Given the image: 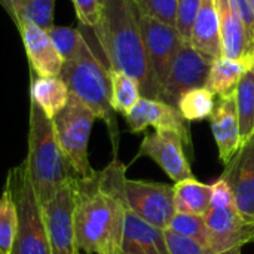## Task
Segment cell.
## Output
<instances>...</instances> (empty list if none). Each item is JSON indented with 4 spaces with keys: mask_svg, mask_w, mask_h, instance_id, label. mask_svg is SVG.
I'll return each instance as SVG.
<instances>
[{
    "mask_svg": "<svg viewBox=\"0 0 254 254\" xmlns=\"http://www.w3.org/2000/svg\"><path fill=\"white\" fill-rule=\"evenodd\" d=\"M138 10L165 24L176 25L177 0H134Z\"/></svg>",
    "mask_w": 254,
    "mask_h": 254,
    "instance_id": "31",
    "label": "cell"
},
{
    "mask_svg": "<svg viewBox=\"0 0 254 254\" xmlns=\"http://www.w3.org/2000/svg\"><path fill=\"white\" fill-rule=\"evenodd\" d=\"M15 4H16V0H0V6L9 15L12 22L15 21Z\"/></svg>",
    "mask_w": 254,
    "mask_h": 254,
    "instance_id": "36",
    "label": "cell"
},
{
    "mask_svg": "<svg viewBox=\"0 0 254 254\" xmlns=\"http://www.w3.org/2000/svg\"><path fill=\"white\" fill-rule=\"evenodd\" d=\"M235 12L238 13L241 22L244 24L249 37L254 43V12L249 3V0H231Z\"/></svg>",
    "mask_w": 254,
    "mask_h": 254,
    "instance_id": "35",
    "label": "cell"
},
{
    "mask_svg": "<svg viewBox=\"0 0 254 254\" xmlns=\"http://www.w3.org/2000/svg\"><path fill=\"white\" fill-rule=\"evenodd\" d=\"M235 100L243 144L254 135V68H250L240 80L235 91Z\"/></svg>",
    "mask_w": 254,
    "mask_h": 254,
    "instance_id": "23",
    "label": "cell"
},
{
    "mask_svg": "<svg viewBox=\"0 0 254 254\" xmlns=\"http://www.w3.org/2000/svg\"><path fill=\"white\" fill-rule=\"evenodd\" d=\"M112 82V107L116 113L127 116L141 98L138 82L124 71L109 70Z\"/></svg>",
    "mask_w": 254,
    "mask_h": 254,
    "instance_id": "24",
    "label": "cell"
},
{
    "mask_svg": "<svg viewBox=\"0 0 254 254\" xmlns=\"http://www.w3.org/2000/svg\"><path fill=\"white\" fill-rule=\"evenodd\" d=\"M30 101L49 119H54L68 103L70 91L60 76L39 77L30 71Z\"/></svg>",
    "mask_w": 254,
    "mask_h": 254,
    "instance_id": "20",
    "label": "cell"
},
{
    "mask_svg": "<svg viewBox=\"0 0 254 254\" xmlns=\"http://www.w3.org/2000/svg\"><path fill=\"white\" fill-rule=\"evenodd\" d=\"M74 180L43 205L51 238V254H82L76 243L73 226Z\"/></svg>",
    "mask_w": 254,
    "mask_h": 254,
    "instance_id": "14",
    "label": "cell"
},
{
    "mask_svg": "<svg viewBox=\"0 0 254 254\" xmlns=\"http://www.w3.org/2000/svg\"><path fill=\"white\" fill-rule=\"evenodd\" d=\"M138 15L134 0H104L100 24L92 31L109 70L129 74L138 82L141 97L158 100L159 88L149 63Z\"/></svg>",
    "mask_w": 254,
    "mask_h": 254,
    "instance_id": "2",
    "label": "cell"
},
{
    "mask_svg": "<svg viewBox=\"0 0 254 254\" xmlns=\"http://www.w3.org/2000/svg\"><path fill=\"white\" fill-rule=\"evenodd\" d=\"M95 119L92 110L71 94L65 107L52 119L64 158L79 180L91 179L97 173L91 167L88 155L89 135Z\"/></svg>",
    "mask_w": 254,
    "mask_h": 254,
    "instance_id": "6",
    "label": "cell"
},
{
    "mask_svg": "<svg viewBox=\"0 0 254 254\" xmlns=\"http://www.w3.org/2000/svg\"><path fill=\"white\" fill-rule=\"evenodd\" d=\"M0 254H3V253H1V252H0Z\"/></svg>",
    "mask_w": 254,
    "mask_h": 254,
    "instance_id": "40",
    "label": "cell"
},
{
    "mask_svg": "<svg viewBox=\"0 0 254 254\" xmlns=\"http://www.w3.org/2000/svg\"><path fill=\"white\" fill-rule=\"evenodd\" d=\"M249 3H250V6H252V9H253L254 12V0H249Z\"/></svg>",
    "mask_w": 254,
    "mask_h": 254,
    "instance_id": "37",
    "label": "cell"
},
{
    "mask_svg": "<svg viewBox=\"0 0 254 254\" xmlns=\"http://www.w3.org/2000/svg\"><path fill=\"white\" fill-rule=\"evenodd\" d=\"M252 68L249 63L229 60L225 57L216 58L211 64L205 86L219 97L232 94L237 91V86L243 76Z\"/></svg>",
    "mask_w": 254,
    "mask_h": 254,
    "instance_id": "21",
    "label": "cell"
},
{
    "mask_svg": "<svg viewBox=\"0 0 254 254\" xmlns=\"http://www.w3.org/2000/svg\"><path fill=\"white\" fill-rule=\"evenodd\" d=\"M208 228L207 244L216 254H241V249L254 243V223L243 220L235 208H210L204 216Z\"/></svg>",
    "mask_w": 254,
    "mask_h": 254,
    "instance_id": "12",
    "label": "cell"
},
{
    "mask_svg": "<svg viewBox=\"0 0 254 254\" xmlns=\"http://www.w3.org/2000/svg\"><path fill=\"white\" fill-rule=\"evenodd\" d=\"M202 0H177V13H176V30L179 31L183 42H190L192 28L201 7Z\"/></svg>",
    "mask_w": 254,
    "mask_h": 254,
    "instance_id": "30",
    "label": "cell"
},
{
    "mask_svg": "<svg viewBox=\"0 0 254 254\" xmlns=\"http://www.w3.org/2000/svg\"><path fill=\"white\" fill-rule=\"evenodd\" d=\"M127 167L113 158L94 177L74 180V237L80 253L122 254Z\"/></svg>",
    "mask_w": 254,
    "mask_h": 254,
    "instance_id": "1",
    "label": "cell"
},
{
    "mask_svg": "<svg viewBox=\"0 0 254 254\" xmlns=\"http://www.w3.org/2000/svg\"><path fill=\"white\" fill-rule=\"evenodd\" d=\"M129 132H143L149 127L155 129H171L182 135L186 150L193 156L192 137L189 129V122L182 116L177 107H173L161 100L141 97L131 112L125 116Z\"/></svg>",
    "mask_w": 254,
    "mask_h": 254,
    "instance_id": "11",
    "label": "cell"
},
{
    "mask_svg": "<svg viewBox=\"0 0 254 254\" xmlns=\"http://www.w3.org/2000/svg\"><path fill=\"white\" fill-rule=\"evenodd\" d=\"M27 146L25 164L28 176L37 199L42 205H46L76 177L60 147L52 119H49L33 101H30Z\"/></svg>",
    "mask_w": 254,
    "mask_h": 254,
    "instance_id": "3",
    "label": "cell"
},
{
    "mask_svg": "<svg viewBox=\"0 0 254 254\" xmlns=\"http://www.w3.org/2000/svg\"><path fill=\"white\" fill-rule=\"evenodd\" d=\"M82 254H83V253H82Z\"/></svg>",
    "mask_w": 254,
    "mask_h": 254,
    "instance_id": "41",
    "label": "cell"
},
{
    "mask_svg": "<svg viewBox=\"0 0 254 254\" xmlns=\"http://www.w3.org/2000/svg\"><path fill=\"white\" fill-rule=\"evenodd\" d=\"M101 3H104V0H101Z\"/></svg>",
    "mask_w": 254,
    "mask_h": 254,
    "instance_id": "39",
    "label": "cell"
},
{
    "mask_svg": "<svg viewBox=\"0 0 254 254\" xmlns=\"http://www.w3.org/2000/svg\"><path fill=\"white\" fill-rule=\"evenodd\" d=\"M211 208H235L232 190L222 177L211 185Z\"/></svg>",
    "mask_w": 254,
    "mask_h": 254,
    "instance_id": "34",
    "label": "cell"
},
{
    "mask_svg": "<svg viewBox=\"0 0 254 254\" xmlns=\"http://www.w3.org/2000/svg\"><path fill=\"white\" fill-rule=\"evenodd\" d=\"M76 16L80 25L86 28H95L100 24L101 13H103V3L101 0H71Z\"/></svg>",
    "mask_w": 254,
    "mask_h": 254,
    "instance_id": "33",
    "label": "cell"
},
{
    "mask_svg": "<svg viewBox=\"0 0 254 254\" xmlns=\"http://www.w3.org/2000/svg\"><path fill=\"white\" fill-rule=\"evenodd\" d=\"M138 18L149 63L156 79L158 88L161 91L171 68V64L185 42L182 40L174 25L165 24L141 12Z\"/></svg>",
    "mask_w": 254,
    "mask_h": 254,
    "instance_id": "10",
    "label": "cell"
},
{
    "mask_svg": "<svg viewBox=\"0 0 254 254\" xmlns=\"http://www.w3.org/2000/svg\"><path fill=\"white\" fill-rule=\"evenodd\" d=\"M60 77L67 85L70 94L79 98L92 110L97 119L106 124L113 147V158H118L119 127L116 112L112 107V82L107 64L97 58L88 43L74 60L64 63Z\"/></svg>",
    "mask_w": 254,
    "mask_h": 254,
    "instance_id": "4",
    "label": "cell"
},
{
    "mask_svg": "<svg viewBox=\"0 0 254 254\" xmlns=\"http://www.w3.org/2000/svg\"><path fill=\"white\" fill-rule=\"evenodd\" d=\"M55 0H16L15 21L16 28L22 22H33L45 30L54 25Z\"/></svg>",
    "mask_w": 254,
    "mask_h": 254,
    "instance_id": "26",
    "label": "cell"
},
{
    "mask_svg": "<svg viewBox=\"0 0 254 254\" xmlns=\"http://www.w3.org/2000/svg\"><path fill=\"white\" fill-rule=\"evenodd\" d=\"M219 16L223 57L249 63L253 68L254 43L247 34L244 24L235 12L231 0H214Z\"/></svg>",
    "mask_w": 254,
    "mask_h": 254,
    "instance_id": "16",
    "label": "cell"
},
{
    "mask_svg": "<svg viewBox=\"0 0 254 254\" xmlns=\"http://www.w3.org/2000/svg\"><path fill=\"white\" fill-rule=\"evenodd\" d=\"M189 43L198 51L211 57L213 60L223 57L220 25H219V16L214 6V0L201 1V7L195 19Z\"/></svg>",
    "mask_w": 254,
    "mask_h": 254,
    "instance_id": "19",
    "label": "cell"
},
{
    "mask_svg": "<svg viewBox=\"0 0 254 254\" xmlns=\"http://www.w3.org/2000/svg\"><path fill=\"white\" fill-rule=\"evenodd\" d=\"M253 68H254V58H253Z\"/></svg>",
    "mask_w": 254,
    "mask_h": 254,
    "instance_id": "38",
    "label": "cell"
},
{
    "mask_svg": "<svg viewBox=\"0 0 254 254\" xmlns=\"http://www.w3.org/2000/svg\"><path fill=\"white\" fill-rule=\"evenodd\" d=\"M234 195V207L243 220L254 223V135L241 144L220 176Z\"/></svg>",
    "mask_w": 254,
    "mask_h": 254,
    "instance_id": "13",
    "label": "cell"
},
{
    "mask_svg": "<svg viewBox=\"0 0 254 254\" xmlns=\"http://www.w3.org/2000/svg\"><path fill=\"white\" fill-rule=\"evenodd\" d=\"M214 97L216 95L207 86L193 88L186 91L180 97L177 103V109L188 122H198L207 118L210 119L216 107Z\"/></svg>",
    "mask_w": 254,
    "mask_h": 254,
    "instance_id": "25",
    "label": "cell"
},
{
    "mask_svg": "<svg viewBox=\"0 0 254 254\" xmlns=\"http://www.w3.org/2000/svg\"><path fill=\"white\" fill-rule=\"evenodd\" d=\"M150 158L176 183L195 179L186 156V146L182 135L171 129H155L144 135L134 159Z\"/></svg>",
    "mask_w": 254,
    "mask_h": 254,
    "instance_id": "9",
    "label": "cell"
},
{
    "mask_svg": "<svg viewBox=\"0 0 254 254\" xmlns=\"http://www.w3.org/2000/svg\"><path fill=\"white\" fill-rule=\"evenodd\" d=\"M18 30L30 63V71L39 77L60 76L64 61L57 52L48 30L33 22H22Z\"/></svg>",
    "mask_w": 254,
    "mask_h": 254,
    "instance_id": "15",
    "label": "cell"
},
{
    "mask_svg": "<svg viewBox=\"0 0 254 254\" xmlns=\"http://www.w3.org/2000/svg\"><path fill=\"white\" fill-rule=\"evenodd\" d=\"M125 198L131 211L161 229H167L176 214L174 190L167 183L127 179Z\"/></svg>",
    "mask_w": 254,
    "mask_h": 254,
    "instance_id": "8",
    "label": "cell"
},
{
    "mask_svg": "<svg viewBox=\"0 0 254 254\" xmlns=\"http://www.w3.org/2000/svg\"><path fill=\"white\" fill-rule=\"evenodd\" d=\"M174 205L177 213L205 216L211 208V186L196 179L177 182L173 186Z\"/></svg>",
    "mask_w": 254,
    "mask_h": 254,
    "instance_id": "22",
    "label": "cell"
},
{
    "mask_svg": "<svg viewBox=\"0 0 254 254\" xmlns=\"http://www.w3.org/2000/svg\"><path fill=\"white\" fill-rule=\"evenodd\" d=\"M18 231V214L10 192L3 188L0 196V252L12 254Z\"/></svg>",
    "mask_w": 254,
    "mask_h": 254,
    "instance_id": "28",
    "label": "cell"
},
{
    "mask_svg": "<svg viewBox=\"0 0 254 254\" xmlns=\"http://www.w3.org/2000/svg\"><path fill=\"white\" fill-rule=\"evenodd\" d=\"M210 122L213 137L219 149V158L226 165L241 147L235 92L219 97V101L210 116Z\"/></svg>",
    "mask_w": 254,
    "mask_h": 254,
    "instance_id": "17",
    "label": "cell"
},
{
    "mask_svg": "<svg viewBox=\"0 0 254 254\" xmlns=\"http://www.w3.org/2000/svg\"><path fill=\"white\" fill-rule=\"evenodd\" d=\"M213 61L211 57L185 42L171 64L158 100L177 107L180 97L186 91L205 86Z\"/></svg>",
    "mask_w": 254,
    "mask_h": 254,
    "instance_id": "7",
    "label": "cell"
},
{
    "mask_svg": "<svg viewBox=\"0 0 254 254\" xmlns=\"http://www.w3.org/2000/svg\"><path fill=\"white\" fill-rule=\"evenodd\" d=\"M122 254H170L165 229L153 226L127 208L122 235Z\"/></svg>",
    "mask_w": 254,
    "mask_h": 254,
    "instance_id": "18",
    "label": "cell"
},
{
    "mask_svg": "<svg viewBox=\"0 0 254 254\" xmlns=\"http://www.w3.org/2000/svg\"><path fill=\"white\" fill-rule=\"evenodd\" d=\"M48 34L64 63L74 60L88 45V40L85 39L82 31L77 28L54 24L48 30Z\"/></svg>",
    "mask_w": 254,
    "mask_h": 254,
    "instance_id": "27",
    "label": "cell"
},
{
    "mask_svg": "<svg viewBox=\"0 0 254 254\" xmlns=\"http://www.w3.org/2000/svg\"><path fill=\"white\" fill-rule=\"evenodd\" d=\"M167 231H171L174 234L198 240L201 243L208 241V228L205 223V217L199 214H190V213H177L171 219Z\"/></svg>",
    "mask_w": 254,
    "mask_h": 254,
    "instance_id": "29",
    "label": "cell"
},
{
    "mask_svg": "<svg viewBox=\"0 0 254 254\" xmlns=\"http://www.w3.org/2000/svg\"><path fill=\"white\" fill-rule=\"evenodd\" d=\"M165 241L170 254H216L207 244L165 229Z\"/></svg>",
    "mask_w": 254,
    "mask_h": 254,
    "instance_id": "32",
    "label": "cell"
},
{
    "mask_svg": "<svg viewBox=\"0 0 254 254\" xmlns=\"http://www.w3.org/2000/svg\"><path fill=\"white\" fill-rule=\"evenodd\" d=\"M4 188L10 192L18 214V231L12 254H51L45 208L33 189L25 159L9 170Z\"/></svg>",
    "mask_w": 254,
    "mask_h": 254,
    "instance_id": "5",
    "label": "cell"
}]
</instances>
